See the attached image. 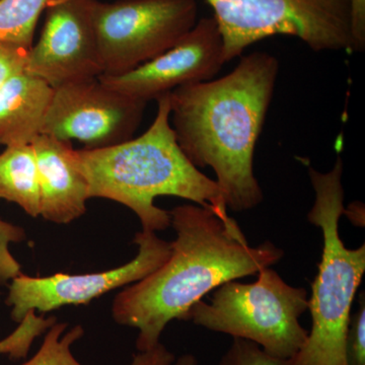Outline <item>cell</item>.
<instances>
[{
	"instance_id": "cell-4",
	"label": "cell",
	"mask_w": 365,
	"mask_h": 365,
	"mask_svg": "<svg viewBox=\"0 0 365 365\" xmlns=\"http://www.w3.org/2000/svg\"><path fill=\"white\" fill-rule=\"evenodd\" d=\"M342 174L340 157L330 172L309 170L316 200L307 218L322 230L324 239L307 309L311 311L312 330L302 349L279 365H347L346 336L353 300L365 272V245L348 249L340 237V217L346 215Z\"/></svg>"
},
{
	"instance_id": "cell-13",
	"label": "cell",
	"mask_w": 365,
	"mask_h": 365,
	"mask_svg": "<svg viewBox=\"0 0 365 365\" xmlns=\"http://www.w3.org/2000/svg\"><path fill=\"white\" fill-rule=\"evenodd\" d=\"M53 88L23 71L0 88V145L31 144L41 134Z\"/></svg>"
},
{
	"instance_id": "cell-23",
	"label": "cell",
	"mask_w": 365,
	"mask_h": 365,
	"mask_svg": "<svg viewBox=\"0 0 365 365\" xmlns=\"http://www.w3.org/2000/svg\"><path fill=\"white\" fill-rule=\"evenodd\" d=\"M175 360V355L160 342L151 349L134 355L131 365H172Z\"/></svg>"
},
{
	"instance_id": "cell-2",
	"label": "cell",
	"mask_w": 365,
	"mask_h": 365,
	"mask_svg": "<svg viewBox=\"0 0 365 365\" xmlns=\"http://www.w3.org/2000/svg\"><path fill=\"white\" fill-rule=\"evenodd\" d=\"M279 67L274 55L254 52L241 56L223 78L181 86L169 95L180 148L197 169L213 170L227 207L235 212L251 210L264 199L254 155Z\"/></svg>"
},
{
	"instance_id": "cell-17",
	"label": "cell",
	"mask_w": 365,
	"mask_h": 365,
	"mask_svg": "<svg viewBox=\"0 0 365 365\" xmlns=\"http://www.w3.org/2000/svg\"><path fill=\"white\" fill-rule=\"evenodd\" d=\"M56 323V319L36 316V313L26 314L19 323L18 328L11 335L0 341V354L9 355V359H21L26 356L33 341L50 327Z\"/></svg>"
},
{
	"instance_id": "cell-14",
	"label": "cell",
	"mask_w": 365,
	"mask_h": 365,
	"mask_svg": "<svg viewBox=\"0 0 365 365\" xmlns=\"http://www.w3.org/2000/svg\"><path fill=\"white\" fill-rule=\"evenodd\" d=\"M0 199L32 217L40 216L37 162L31 144L7 146L0 153Z\"/></svg>"
},
{
	"instance_id": "cell-3",
	"label": "cell",
	"mask_w": 365,
	"mask_h": 365,
	"mask_svg": "<svg viewBox=\"0 0 365 365\" xmlns=\"http://www.w3.org/2000/svg\"><path fill=\"white\" fill-rule=\"evenodd\" d=\"M170 93L158 98L157 116L143 135L98 150H76L91 198L109 199L133 211L143 230L170 227L169 211L155 198L174 196L227 217V207L215 180L197 169L182 153L170 125Z\"/></svg>"
},
{
	"instance_id": "cell-20",
	"label": "cell",
	"mask_w": 365,
	"mask_h": 365,
	"mask_svg": "<svg viewBox=\"0 0 365 365\" xmlns=\"http://www.w3.org/2000/svg\"><path fill=\"white\" fill-rule=\"evenodd\" d=\"M347 365H365V299L360 294L359 307L351 316L346 336Z\"/></svg>"
},
{
	"instance_id": "cell-12",
	"label": "cell",
	"mask_w": 365,
	"mask_h": 365,
	"mask_svg": "<svg viewBox=\"0 0 365 365\" xmlns=\"http://www.w3.org/2000/svg\"><path fill=\"white\" fill-rule=\"evenodd\" d=\"M31 145L37 162L40 216L58 225L78 220L86 213L90 196L72 143L39 134Z\"/></svg>"
},
{
	"instance_id": "cell-15",
	"label": "cell",
	"mask_w": 365,
	"mask_h": 365,
	"mask_svg": "<svg viewBox=\"0 0 365 365\" xmlns=\"http://www.w3.org/2000/svg\"><path fill=\"white\" fill-rule=\"evenodd\" d=\"M50 0H0V43L30 50Z\"/></svg>"
},
{
	"instance_id": "cell-7",
	"label": "cell",
	"mask_w": 365,
	"mask_h": 365,
	"mask_svg": "<svg viewBox=\"0 0 365 365\" xmlns=\"http://www.w3.org/2000/svg\"><path fill=\"white\" fill-rule=\"evenodd\" d=\"M195 0L97 1L95 25L103 74L120 76L176 45L197 23Z\"/></svg>"
},
{
	"instance_id": "cell-19",
	"label": "cell",
	"mask_w": 365,
	"mask_h": 365,
	"mask_svg": "<svg viewBox=\"0 0 365 365\" xmlns=\"http://www.w3.org/2000/svg\"><path fill=\"white\" fill-rule=\"evenodd\" d=\"M279 362L269 356L256 343L234 338L220 365H279Z\"/></svg>"
},
{
	"instance_id": "cell-24",
	"label": "cell",
	"mask_w": 365,
	"mask_h": 365,
	"mask_svg": "<svg viewBox=\"0 0 365 365\" xmlns=\"http://www.w3.org/2000/svg\"><path fill=\"white\" fill-rule=\"evenodd\" d=\"M172 365H198L196 357L193 354H184L175 360Z\"/></svg>"
},
{
	"instance_id": "cell-5",
	"label": "cell",
	"mask_w": 365,
	"mask_h": 365,
	"mask_svg": "<svg viewBox=\"0 0 365 365\" xmlns=\"http://www.w3.org/2000/svg\"><path fill=\"white\" fill-rule=\"evenodd\" d=\"M257 275L255 282L232 280L220 285L208 302H196L182 319L251 341L272 359L287 361L309 337V331L299 323L309 309L307 292L288 284L271 267Z\"/></svg>"
},
{
	"instance_id": "cell-18",
	"label": "cell",
	"mask_w": 365,
	"mask_h": 365,
	"mask_svg": "<svg viewBox=\"0 0 365 365\" xmlns=\"http://www.w3.org/2000/svg\"><path fill=\"white\" fill-rule=\"evenodd\" d=\"M26 234L23 227L0 218V287L6 285L21 274V266L11 254V245L25 241Z\"/></svg>"
},
{
	"instance_id": "cell-11",
	"label": "cell",
	"mask_w": 365,
	"mask_h": 365,
	"mask_svg": "<svg viewBox=\"0 0 365 365\" xmlns=\"http://www.w3.org/2000/svg\"><path fill=\"white\" fill-rule=\"evenodd\" d=\"M225 64L222 35L215 19L197 21L190 32L160 56L120 76L98 79L112 90L148 103L179 86L211 81Z\"/></svg>"
},
{
	"instance_id": "cell-6",
	"label": "cell",
	"mask_w": 365,
	"mask_h": 365,
	"mask_svg": "<svg viewBox=\"0 0 365 365\" xmlns=\"http://www.w3.org/2000/svg\"><path fill=\"white\" fill-rule=\"evenodd\" d=\"M222 35L225 63L273 36L314 52L353 53L349 0H206Z\"/></svg>"
},
{
	"instance_id": "cell-9",
	"label": "cell",
	"mask_w": 365,
	"mask_h": 365,
	"mask_svg": "<svg viewBox=\"0 0 365 365\" xmlns=\"http://www.w3.org/2000/svg\"><path fill=\"white\" fill-rule=\"evenodd\" d=\"M146 105L98 78L66 83L53 88L41 134L81 141L85 150L110 148L133 138Z\"/></svg>"
},
{
	"instance_id": "cell-8",
	"label": "cell",
	"mask_w": 365,
	"mask_h": 365,
	"mask_svg": "<svg viewBox=\"0 0 365 365\" xmlns=\"http://www.w3.org/2000/svg\"><path fill=\"white\" fill-rule=\"evenodd\" d=\"M135 258L103 272L54 274L45 277L20 275L9 283L6 304L11 317L21 323L30 313H49L66 306H81L113 290L143 280L167 262L172 254L170 242L148 230L137 232Z\"/></svg>"
},
{
	"instance_id": "cell-21",
	"label": "cell",
	"mask_w": 365,
	"mask_h": 365,
	"mask_svg": "<svg viewBox=\"0 0 365 365\" xmlns=\"http://www.w3.org/2000/svg\"><path fill=\"white\" fill-rule=\"evenodd\" d=\"M30 50L0 43V88L13 76L26 71Z\"/></svg>"
},
{
	"instance_id": "cell-22",
	"label": "cell",
	"mask_w": 365,
	"mask_h": 365,
	"mask_svg": "<svg viewBox=\"0 0 365 365\" xmlns=\"http://www.w3.org/2000/svg\"><path fill=\"white\" fill-rule=\"evenodd\" d=\"M353 53L365 49V0H349Z\"/></svg>"
},
{
	"instance_id": "cell-10",
	"label": "cell",
	"mask_w": 365,
	"mask_h": 365,
	"mask_svg": "<svg viewBox=\"0 0 365 365\" xmlns=\"http://www.w3.org/2000/svg\"><path fill=\"white\" fill-rule=\"evenodd\" d=\"M98 0H50L26 71L56 88L103 74L96 32Z\"/></svg>"
},
{
	"instance_id": "cell-1",
	"label": "cell",
	"mask_w": 365,
	"mask_h": 365,
	"mask_svg": "<svg viewBox=\"0 0 365 365\" xmlns=\"http://www.w3.org/2000/svg\"><path fill=\"white\" fill-rule=\"evenodd\" d=\"M177 237L172 254L155 272L115 297L112 317L118 325L138 330L136 348L146 351L160 343L165 327L228 281L256 275L284 256L273 242L253 247L230 215L184 204L169 211Z\"/></svg>"
},
{
	"instance_id": "cell-16",
	"label": "cell",
	"mask_w": 365,
	"mask_h": 365,
	"mask_svg": "<svg viewBox=\"0 0 365 365\" xmlns=\"http://www.w3.org/2000/svg\"><path fill=\"white\" fill-rule=\"evenodd\" d=\"M66 323H55L46 333L43 344L35 355L23 365H83L73 356L71 347L85 335L81 325L67 330Z\"/></svg>"
}]
</instances>
